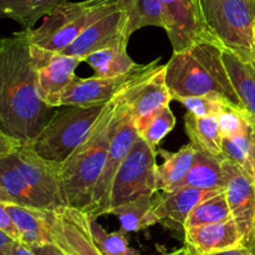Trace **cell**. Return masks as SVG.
Wrapping results in <instances>:
<instances>
[{
    "label": "cell",
    "mask_w": 255,
    "mask_h": 255,
    "mask_svg": "<svg viewBox=\"0 0 255 255\" xmlns=\"http://www.w3.org/2000/svg\"><path fill=\"white\" fill-rule=\"evenodd\" d=\"M219 129L223 138H229L243 132L251 124V117L246 112L238 111L232 107H227L221 114L217 115Z\"/></svg>",
    "instance_id": "836d02e7"
},
{
    "label": "cell",
    "mask_w": 255,
    "mask_h": 255,
    "mask_svg": "<svg viewBox=\"0 0 255 255\" xmlns=\"http://www.w3.org/2000/svg\"><path fill=\"white\" fill-rule=\"evenodd\" d=\"M122 36L129 37L126 32V16L116 5L107 14L90 25L61 54L80 57L85 61L87 55L109 46Z\"/></svg>",
    "instance_id": "ac0fdd59"
},
{
    "label": "cell",
    "mask_w": 255,
    "mask_h": 255,
    "mask_svg": "<svg viewBox=\"0 0 255 255\" xmlns=\"http://www.w3.org/2000/svg\"><path fill=\"white\" fill-rule=\"evenodd\" d=\"M254 34H255V26H254Z\"/></svg>",
    "instance_id": "f6af8a7d"
},
{
    "label": "cell",
    "mask_w": 255,
    "mask_h": 255,
    "mask_svg": "<svg viewBox=\"0 0 255 255\" xmlns=\"http://www.w3.org/2000/svg\"><path fill=\"white\" fill-rule=\"evenodd\" d=\"M166 82L172 100L206 96L244 112L223 61V46L211 37L173 51L166 65Z\"/></svg>",
    "instance_id": "7a4b0ae2"
},
{
    "label": "cell",
    "mask_w": 255,
    "mask_h": 255,
    "mask_svg": "<svg viewBox=\"0 0 255 255\" xmlns=\"http://www.w3.org/2000/svg\"><path fill=\"white\" fill-rule=\"evenodd\" d=\"M223 61L244 112L255 121V60H247L223 49Z\"/></svg>",
    "instance_id": "ffe728a7"
},
{
    "label": "cell",
    "mask_w": 255,
    "mask_h": 255,
    "mask_svg": "<svg viewBox=\"0 0 255 255\" xmlns=\"http://www.w3.org/2000/svg\"><path fill=\"white\" fill-rule=\"evenodd\" d=\"M163 255H192V254L189 253V251L186 248V247H183V248L177 249V251L171 252V253H167V254H163Z\"/></svg>",
    "instance_id": "7bdbcfd3"
},
{
    "label": "cell",
    "mask_w": 255,
    "mask_h": 255,
    "mask_svg": "<svg viewBox=\"0 0 255 255\" xmlns=\"http://www.w3.org/2000/svg\"><path fill=\"white\" fill-rule=\"evenodd\" d=\"M197 148L192 143L186 144L177 152H168L158 148L157 153L163 162L157 164L156 189L158 191H173L186 178L191 169L196 156Z\"/></svg>",
    "instance_id": "7402d4cb"
},
{
    "label": "cell",
    "mask_w": 255,
    "mask_h": 255,
    "mask_svg": "<svg viewBox=\"0 0 255 255\" xmlns=\"http://www.w3.org/2000/svg\"><path fill=\"white\" fill-rule=\"evenodd\" d=\"M49 233L52 243L67 255H104L91 233V216L71 207L46 211Z\"/></svg>",
    "instance_id": "30bf717a"
},
{
    "label": "cell",
    "mask_w": 255,
    "mask_h": 255,
    "mask_svg": "<svg viewBox=\"0 0 255 255\" xmlns=\"http://www.w3.org/2000/svg\"><path fill=\"white\" fill-rule=\"evenodd\" d=\"M116 0L62 1L36 29L26 30L34 64L61 54L87 27L116 6Z\"/></svg>",
    "instance_id": "277c9868"
},
{
    "label": "cell",
    "mask_w": 255,
    "mask_h": 255,
    "mask_svg": "<svg viewBox=\"0 0 255 255\" xmlns=\"http://www.w3.org/2000/svg\"><path fill=\"white\" fill-rule=\"evenodd\" d=\"M129 37L122 36L109 46L87 55L86 62L97 76H120L131 72L139 64H136L127 52Z\"/></svg>",
    "instance_id": "44dd1931"
},
{
    "label": "cell",
    "mask_w": 255,
    "mask_h": 255,
    "mask_svg": "<svg viewBox=\"0 0 255 255\" xmlns=\"http://www.w3.org/2000/svg\"><path fill=\"white\" fill-rule=\"evenodd\" d=\"M224 192L244 247L251 243L255 223V178L243 167L223 157Z\"/></svg>",
    "instance_id": "4fadbf2b"
},
{
    "label": "cell",
    "mask_w": 255,
    "mask_h": 255,
    "mask_svg": "<svg viewBox=\"0 0 255 255\" xmlns=\"http://www.w3.org/2000/svg\"><path fill=\"white\" fill-rule=\"evenodd\" d=\"M15 242L17 241H15L12 237H10L9 234L0 229V255H10V251H11Z\"/></svg>",
    "instance_id": "74e56055"
},
{
    "label": "cell",
    "mask_w": 255,
    "mask_h": 255,
    "mask_svg": "<svg viewBox=\"0 0 255 255\" xmlns=\"http://www.w3.org/2000/svg\"><path fill=\"white\" fill-rule=\"evenodd\" d=\"M11 154L4 157V158H0V182H1L2 187L6 193L11 197L14 203L42 209L37 197L27 186L21 173L15 166Z\"/></svg>",
    "instance_id": "83f0119b"
},
{
    "label": "cell",
    "mask_w": 255,
    "mask_h": 255,
    "mask_svg": "<svg viewBox=\"0 0 255 255\" xmlns=\"http://www.w3.org/2000/svg\"><path fill=\"white\" fill-rule=\"evenodd\" d=\"M213 255H255V254L251 251V249L247 248V247H239V248L231 249V251H227V252H223V253H218Z\"/></svg>",
    "instance_id": "ab89813d"
},
{
    "label": "cell",
    "mask_w": 255,
    "mask_h": 255,
    "mask_svg": "<svg viewBox=\"0 0 255 255\" xmlns=\"http://www.w3.org/2000/svg\"><path fill=\"white\" fill-rule=\"evenodd\" d=\"M174 101H178L179 104L186 107L187 112L198 117L212 116V115L217 116L224 109L229 107L223 102L206 96H181L176 97Z\"/></svg>",
    "instance_id": "d6a6232c"
},
{
    "label": "cell",
    "mask_w": 255,
    "mask_h": 255,
    "mask_svg": "<svg viewBox=\"0 0 255 255\" xmlns=\"http://www.w3.org/2000/svg\"><path fill=\"white\" fill-rule=\"evenodd\" d=\"M11 157L22 178L37 197L44 211H55L65 206L60 186V163L44 159L27 143H22Z\"/></svg>",
    "instance_id": "9c48e42d"
},
{
    "label": "cell",
    "mask_w": 255,
    "mask_h": 255,
    "mask_svg": "<svg viewBox=\"0 0 255 255\" xmlns=\"http://www.w3.org/2000/svg\"><path fill=\"white\" fill-rule=\"evenodd\" d=\"M222 191L224 189L203 191L192 187H181L173 191H158L153 194V212L158 223L184 236L187 218L194 207Z\"/></svg>",
    "instance_id": "9a60e30c"
},
{
    "label": "cell",
    "mask_w": 255,
    "mask_h": 255,
    "mask_svg": "<svg viewBox=\"0 0 255 255\" xmlns=\"http://www.w3.org/2000/svg\"><path fill=\"white\" fill-rule=\"evenodd\" d=\"M65 0H0V19H10L22 26L34 29L40 19L56 9Z\"/></svg>",
    "instance_id": "484cf974"
},
{
    "label": "cell",
    "mask_w": 255,
    "mask_h": 255,
    "mask_svg": "<svg viewBox=\"0 0 255 255\" xmlns=\"http://www.w3.org/2000/svg\"><path fill=\"white\" fill-rule=\"evenodd\" d=\"M91 233L96 246L104 255H141L133 248H131L126 239L124 232H114L107 233L101 224H99L97 218L91 216L90 221Z\"/></svg>",
    "instance_id": "4dcf8cb0"
},
{
    "label": "cell",
    "mask_w": 255,
    "mask_h": 255,
    "mask_svg": "<svg viewBox=\"0 0 255 255\" xmlns=\"http://www.w3.org/2000/svg\"><path fill=\"white\" fill-rule=\"evenodd\" d=\"M0 229L9 234L10 237H12L15 241L20 242L19 232H17L16 227H15L9 212H7L4 202H0Z\"/></svg>",
    "instance_id": "d590c367"
},
{
    "label": "cell",
    "mask_w": 255,
    "mask_h": 255,
    "mask_svg": "<svg viewBox=\"0 0 255 255\" xmlns=\"http://www.w3.org/2000/svg\"><path fill=\"white\" fill-rule=\"evenodd\" d=\"M121 223V232L125 234L141 232L158 223L153 212V194H143L122 206L111 209Z\"/></svg>",
    "instance_id": "4316f807"
},
{
    "label": "cell",
    "mask_w": 255,
    "mask_h": 255,
    "mask_svg": "<svg viewBox=\"0 0 255 255\" xmlns=\"http://www.w3.org/2000/svg\"><path fill=\"white\" fill-rule=\"evenodd\" d=\"M106 105L57 107L42 131L27 144L46 161L62 163L86 139Z\"/></svg>",
    "instance_id": "8992f818"
},
{
    "label": "cell",
    "mask_w": 255,
    "mask_h": 255,
    "mask_svg": "<svg viewBox=\"0 0 255 255\" xmlns=\"http://www.w3.org/2000/svg\"><path fill=\"white\" fill-rule=\"evenodd\" d=\"M166 34L173 51H181L194 42L209 37L202 16L199 0H162Z\"/></svg>",
    "instance_id": "5bb4252c"
},
{
    "label": "cell",
    "mask_w": 255,
    "mask_h": 255,
    "mask_svg": "<svg viewBox=\"0 0 255 255\" xmlns=\"http://www.w3.org/2000/svg\"><path fill=\"white\" fill-rule=\"evenodd\" d=\"M247 248L251 249L252 252L255 254V223H254V228H253V233H252V238H251V243Z\"/></svg>",
    "instance_id": "ee69618b"
},
{
    "label": "cell",
    "mask_w": 255,
    "mask_h": 255,
    "mask_svg": "<svg viewBox=\"0 0 255 255\" xmlns=\"http://www.w3.org/2000/svg\"><path fill=\"white\" fill-rule=\"evenodd\" d=\"M116 2L126 16V32L129 37L142 27H166L162 0H116Z\"/></svg>",
    "instance_id": "cb8c5ba5"
},
{
    "label": "cell",
    "mask_w": 255,
    "mask_h": 255,
    "mask_svg": "<svg viewBox=\"0 0 255 255\" xmlns=\"http://www.w3.org/2000/svg\"><path fill=\"white\" fill-rule=\"evenodd\" d=\"M5 207L19 232L22 244L31 248L51 242L46 211L16 203H5Z\"/></svg>",
    "instance_id": "d6986e66"
},
{
    "label": "cell",
    "mask_w": 255,
    "mask_h": 255,
    "mask_svg": "<svg viewBox=\"0 0 255 255\" xmlns=\"http://www.w3.org/2000/svg\"><path fill=\"white\" fill-rule=\"evenodd\" d=\"M253 120L251 119V124L241 133L236 134L229 138H223V157L243 167L247 172L253 176ZM254 177V176H253Z\"/></svg>",
    "instance_id": "f546056e"
},
{
    "label": "cell",
    "mask_w": 255,
    "mask_h": 255,
    "mask_svg": "<svg viewBox=\"0 0 255 255\" xmlns=\"http://www.w3.org/2000/svg\"><path fill=\"white\" fill-rule=\"evenodd\" d=\"M124 89L117 95V119L110 139L106 164L92 192L91 203L87 211L94 218H99L109 212L112 182L122 162L128 156L134 142L139 137L133 115L124 99Z\"/></svg>",
    "instance_id": "52a82bcc"
},
{
    "label": "cell",
    "mask_w": 255,
    "mask_h": 255,
    "mask_svg": "<svg viewBox=\"0 0 255 255\" xmlns=\"http://www.w3.org/2000/svg\"><path fill=\"white\" fill-rule=\"evenodd\" d=\"M232 212L227 201L226 192L222 191L209 198L204 199L194 207L186 222V229L203 224L217 223L232 219Z\"/></svg>",
    "instance_id": "f1b7e54d"
},
{
    "label": "cell",
    "mask_w": 255,
    "mask_h": 255,
    "mask_svg": "<svg viewBox=\"0 0 255 255\" xmlns=\"http://www.w3.org/2000/svg\"><path fill=\"white\" fill-rule=\"evenodd\" d=\"M252 139H253V154H252V161H253V176L255 178V121L254 120H253V133H252Z\"/></svg>",
    "instance_id": "b9f144b4"
},
{
    "label": "cell",
    "mask_w": 255,
    "mask_h": 255,
    "mask_svg": "<svg viewBox=\"0 0 255 255\" xmlns=\"http://www.w3.org/2000/svg\"><path fill=\"white\" fill-rule=\"evenodd\" d=\"M176 126V117L169 106L162 107L138 131L139 137L144 139L153 149L158 147L162 139Z\"/></svg>",
    "instance_id": "1f68e13d"
},
{
    "label": "cell",
    "mask_w": 255,
    "mask_h": 255,
    "mask_svg": "<svg viewBox=\"0 0 255 255\" xmlns=\"http://www.w3.org/2000/svg\"><path fill=\"white\" fill-rule=\"evenodd\" d=\"M54 112L39 94L26 30L0 37V127L22 143H30Z\"/></svg>",
    "instance_id": "6da1fadb"
},
{
    "label": "cell",
    "mask_w": 255,
    "mask_h": 255,
    "mask_svg": "<svg viewBox=\"0 0 255 255\" xmlns=\"http://www.w3.org/2000/svg\"><path fill=\"white\" fill-rule=\"evenodd\" d=\"M117 95L107 102L86 139L66 161L59 164L62 201L66 207L86 213L89 211L92 192L106 164L110 139L117 119Z\"/></svg>",
    "instance_id": "3957f363"
},
{
    "label": "cell",
    "mask_w": 255,
    "mask_h": 255,
    "mask_svg": "<svg viewBox=\"0 0 255 255\" xmlns=\"http://www.w3.org/2000/svg\"><path fill=\"white\" fill-rule=\"evenodd\" d=\"M211 39L247 60H255V0H199Z\"/></svg>",
    "instance_id": "5b68a950"
},
{
    "label": "cell",
    "mask_w": 255,
    "mask_h": 255,
    "mask_svg": "<svg viewBox=\"0 0 255 255\" xmlns=\"http://www.w3.org/2000/svg\"><path fill=\"white\" fill-rule=\"evenodd\" d=\"M84 60L65 54H56L35 65L37 89L42 101L51 109L61 106V97L76 79L75 70Z\"/></svg>",
    "instance_id": "e0dca14e"
},
{
    "label": "cell",
    "mask_w": 255,
    "mask_h": 255,
    "mask_svg": "<svg viewBox=\"0 0 255 255\" xmlns=\"http://www.w3.org/2000/svg\"><path fill=\"white\" fill-rule=\"evenodd\" d=\"M222 162H223V156H213L197 149L191 169L177 188L192 187L203 191L224 189V173Z\"/></svg>",
    "instance_id": "603a6c76"
},
{
    "label": "cell",
    "mask_w": 255,
    "mask_h": 255,
    "mask_svg": "<svg viewBox=\"0 0 255 255\" xmlns=\"http://www.w3.org/2000/svg\"><path fill=\"white\" fill-rule=\"evenodd\" d=\"M124 99L139 131L158 110L169 106L172 101L166 82V65H156L138 79L129 82L124 89Z\"/></svg>",
    "instance_id": "7c38bea8"
},
{
    "label": "cell",
    "mask_w": 255,
    "mask_h": 255,
    "mask_svg": "<svg viewBox=\"0 0 255 255\" xmlns=\"http://www.w3.org/2000/svg\"><path fill=\"white\" fill-rule=\"evenodd\" d=\"M0 202H4V203H14L11 197L6 193V191L2 187L1 182H0Z\"/></svg>",
    "instance_id": "60d3db41"
},
{
    "label": "cell",
    "mask_w": 255,
    "mask_h": 255,
    "mask_svg": "<svg viewBox=\"0 0 255 255\" xmlns=\"http://www.w3.org/2000/svg\"><path fill=\"white\" fill-rule=\"evenodd\" d=\"M184 128L189 141L197 149L213 156H223V137L216 115L198 117L187 112L184 116Z\"/></svg>",
    "instance_id": "d4e9b609"
},
{
    "label": "cell",
    "mask_w": 255,
    "mask_h": 255,
    "mask_svg": "<svg viewBox=\"0 0 255 255\" xmlns=\"http://www.w3.org/2000/svg\"><path fill=\"white\" fill-rule=\"evenodd\" d=\"M156 149L138 137L112 182L107 214L139 196L156 193Z\"/></svg>",
    "instance_id": "ba28073f"
},
{
    "label": "cell",
    "mask_w": 255,
    "mask_h": 255,
    "mask_svg": "<svg viewBox=\"0 0 255 255\" xmlns=\"http://www.w3.org/2000/svg\"><path fill=\"white\" fill-rule=\"evenodd\" d=\"M22 142L19 141L17 138L12 137L7 132L0 127V158L9 156V154L14 153L17 149L21 147Z\"/></svg>",
    "instance_id": "e575fe53"
},
{
    "label": "cell",
    "mask_w": 255,
    "mask_h": 255,
    "mask_svg": "<svg viewBox=\"0 0 255 255\" xmlns=\"http://www.w3.org/2000/svg\"><path fill=\"white\" fill-rule=\"evenodd\" d=\"M10 255H36V254H35L29 247L22 244L21 242H15L11 251H10Z\"/></svg>",
    "instance_id": "f35d334b"
},
{
    "label": "cell",
    "mask_w": 255,
    "mask_h": 255,
    "mask_svg": "<svg viewBox=\"0 0 255 255\" xmlns=\"http://www.w3.org/2000/svg\"><path fill=\"white\" fill-rule=\"evenodd\" d=\"M184 247L192 255H213L244 247V242L236 221L232 218L187 228Z\"/></svg>",
    "instance_id": "2e32d148"
},
{
    "label": "cell",
    "mask_w": 255,
    "mask_h": 255,
    "mask_svg": "<svg viewBox=\"0 0 255 255\" xmlns=\"http://www.w3.org/2000/svg\"><path fill=\"white\" fill-rule=\"evenodd\" d=\"M158 64L159 59H157L149 64L138 65V67L131 72L120 76H76L62 95L61 106H92L107 104L126 85L138 79Z\"/></svg>",
    "instance_id": "8fae6325"
},
{
    "label": "cell",
    "mask_w": 255,
    "mask_h": 255,
    "mask_svg": "<svg viewBox=\"0 0 255 255\" xmlns=\"http://www.w3.org/2000/svg\"><path fill=\"white\" fill-rule=\"evenodd\" d=\"M30 249H31L36 255H67L60 247H57L56 244L52 243V242L42 244V246L31 247Z\"/></svg>",
    "instance_id": "8d00e7d4"
}]
</instances>
